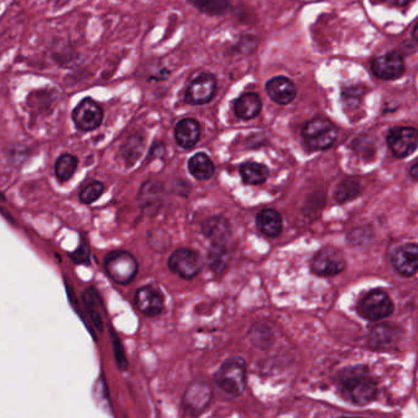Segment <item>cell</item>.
<instances>
[{"instance_id":"1","label":"cell","mask_w":418,"mask_h":418,"mask_svg":"<svg viewBox=\"0 0 418 418\" xmlns=\"http://www.w3.org/2000/svg\"><path fill=\"white\" fill-rule=\"evenodd\" d=\"M247 364L245 359L234 356L227 359L216 373V383L224 393L232 397H240L246 389Z\"/></svg>"},{"instance_id":"2","label":"cell","mask_w":418,"mask_h":418,"mask_svg":"<svg viewBox=\"0 0 418 418\" xmlns=\"http://www.w3.org/2000/svg\"><path fill=\"white\" fill-rule=\"evenodd\" d=\"M339 383L342 397L354 405H367L377 397L376 382L364 373L347 374Z\"/></svg>"},{"instance_id":"3","label":"cell","mask_w":418,"mask_h":418,"mask_svg":"<svg viewBox=\"0 0 418 418\" xmlns=\"http://www.w3.org/2000/svg\"><path fill=\"white\" fill-rule=\"evenodd\" d=\"M104 269L113 282L120 285H127L135 279L139 272V264L130 252L116 249L106 254Z\"/></svg>"},{"instance_id":"4","label":"cell","mask_w":418,"mask_h":418,"mask_svg":"<svg viewBox=\"0 0 418 418\" xmlns=\"http://www.w3.org/2000/svg\"><path fill=\"white\" fill-rule=\"evenodd\" d=\"M306 146L312 151H324L333 146L338 137L337 127L333 123L324 118H316L309 120L302 129Z\"/></svg>"},{"instance_id":"5","label":"cell","mask_w":418,"mask_h":418,"mask_svg":"<svg viewBox=\"0 0 418 418\" xmlns=\"http://www.w3.org/2000/svg\"><path fill=\"white\" fill-rule=\"evenodd\" d=\"M357 312L367 321H382L394 312L393 301L387 292L373 290L359 301Z\"/></svg>"},{"instance_id":"6","label":"cell","mask_w":418,"mask_h":418,"mask_svg":"<svg viewBox=\"0 0 418 418\" xmlns=\"http://www.w3.org/2000/svg\"><path fill=\"white\" fill-rule=\"evenodd\" d=\"M170 271L180 278L194 279L201 273L203 261L201 254L191 249H179L170 256L168 261Z\"/></svg>"},{"instance_id":"7","label":"cell","mask_w":418,"mask_h":418,"mask_svg":"<svg viewBox=\"0 0 418 418\" xmlns=\"http://www.w3.org/2000/svg\"><path fill=\"white\" fill-rule=\"evenodd\" d=\"M103 109L92 98H84L72 110V121L79 131L89 132L101 126Z\"/></svg>"},{"instance_id":"8","label":"cell","mask_w":418,"mask_h":418,"mask_svg":"<svg viewBox=\"0 0 418 418\" xmlns=\"http://www.w3.org/2000/svg\"><path fill=\"white\" fill-rule=\"evenodd\" d=\"M389 148L397 158H406L418 147V130L414 127H393L387 136Z\"/></svg>"},{"instance_id":"9","label":"cell","mask_w":418,"mask_h":418,"mask_svg":"<svg viewBox=\"0 0 418 418\" xmlns=\"http://www.w3.org/2000/svg\"><path fill=\"white\" fill-rule=\"evenodd\" d=\"M347 262L342 252L334 247H323L314 254L311 268L319 277H334L345 269Z\"/></svg>"},{"instance_id":"10","label":"cell","mask_w":418,"mask_h":418,"mask_svg":"<svg viewBox=\"0 0 418 418\" xmlns=\"http://www.w3.org/2000/svg\"><path fill=\"white\" fill-rule=\"evenodd\" d=\"M213 392L211 385L204 380H194L187 389H186L184 397H182V407L187 414H201L207 409L212 402Z\"/></svg>"},{"instance_id":"11","label":"cell","mask_w":418,"mask_h":418,"mask_svg":"<svg viewBox=\"0 0 418 418\" xmlns=\"http://www.w3.org/2000/svg\"><path fill=\"white\" fill-rule=\"evenodd\" d=\"M217 92V79L212 74H201L186 91L185 101L194 106L206 104L213 99Z\"/></svg>"},{"instance_id":"12","label":"cell","mask_w":418,"mask_h":418,"mask_svg":"<svg viewBox=\"0 0 418 418\" xmlns=\"http://www.w3.org/2000/svg\"><path fill=\"white\" fill-rule=\"evenodd\" d=\"M372 72L382 80H397L405 71V64L402 55L387 53L372 60Z\"/></svg>"},{"instance_id":"13","label":"cell","mask_w":418,"mask_h":418,"mask_svg":"<svg viewBox=\"0 0 418 418\" xmlns=\"http://www.w3.org/2000/svg\"><path fill=\"white\" fill-rule=\"evenodd\" d=\"M139 204L146 216H156L164 199V186L156 180H147L139 189Z\"/></svg>"},{"instance_id":"14","label":"cell","mask_w":418,"mask_h":418,"mask_svg":"<svg viewBox=\"0 0 418 418\" xmlns=\"http://www.w3.org/2000/svg\"><path fill=\"white\" fill-rule=\"evenodd\" d=\"M136 307L147 317H156L164 309V297L153 287H144L136 292Z\"/></svg>"},{"instance_id":"15","label":"cell","mask_w":418,"mask_h":418,"mask_svg":"<svg viewBox=\"0 0 418 418\" xmlns=\"http://www.w3.org/2000/svg\"><path fill=\"white\" fill-rule=\"evenodd\" d=\"M394 268L404 277H412L418 272V245L406 244L392 256Z\"/></svg>"},{"instance_id":"16","label":"cell","mask_w":418,"mask_h":418,"mask_svg":"<svg viewBox=\"0 0 418 418\" xmlns=\"http://www.w3.org/2000/svg\"><path fill=\"white\" fill-rule=\"evenodd\" d=\"M202 232L212 245L227 246L232 237V227L224 217L214 216L203 222Z\"/></svg>"},{"instance_id":"17","label":"cell","mask_w":418,"mask_h":418,"mask_svg":"<svg viewBox=\"0 0 418 418\" xmlns=\"http://www.w3.org/2000/svg\"><path fill=\"white\" fill-rule=\"evenodd\" d=\"M266 91L272 101L282 106L292 103L297 94L295 84L285 76L273 77L272 80L268 81Z\"/></svg>"},{"instance_id":"18","label":"cell","mask_w":418,"mask_h":418,"mask_svg":"<svg viewBox=\"0 0 418 418\" xmlns=\"http://www.w3.org/2000/svg\"><path fill=\"white\" fill-rule=\"evenodd\" d=\"M201 137V127L194 119L186 118L180 120L175 126L176 144L184 149L194 148Z\"/></svg>"},{"instance_id":"19","label":"cell","mask_w":418,"mask_h":418,"mask_svg":"<svg viewBox=\"0 0 418 418\" xmlns=\"http://www.w3.org/2000/svg\"><path fill=\"white\" fill-rule=\"evenodd\" d=\"M234 110L237 118L241 120H251L261 113L262 101L257 93H244L235 101Z\"/></svg>"},{"instance_id":"20","label":"cell","mask_w":418,"mask_h":418,"mask_svg":"<svg viewBox=\"0 0 418 418\" xmlns=\"http://www.w3.org/2000/svg\"><path fill=\"white\" fill-rule=\"evenodd\" d=\"M257 227L268 237H277L283 232V219L275 209H263L257 216Z\"/></svg>"},{"instance_id":"21","label":"cell","mask_w":418,"mask_h":418,"mask_svg":"<svg viewBox=\"0 0 418 418\" xmlns=\"http://www.w3.org/2000/svg\"><path fill=\"white\" fill-rule=\"evenodd\" d=\"M187 168L194 179L202 181L211 179L216 170L214 163L206 153H196L194 156H191Z\"/></svg>"},{"instance_id":"22","label":"cell","mask_w":418,"mask_h":418,"mask_svg":"<svg viewBox=\"0 0 418 418\" xmlns=\"http://www.w3.org/2000/svg\"><path fill=\"white\" fill-rule=\"evenodd\" d=\"M400 337V329L395 325L379 324L372 329L369 342L374 347H390Z\"/></svg>"},{"instance_id":"23","label":"cell","mask_w":418,"mask_h":418,"mask_svg":"<svg viewBox=\"0 0 418 418\" xmlns=\"http://www.w3.org/2000/svg\"><path fill=\"white\" fill-rule=\"evenodd\" d=\"M240 174L241 178L247 185H261L267 181L269 176V170L266 165L261 163L249 161L241 165Z\"/></svg>"},{"instance_id":"24","label":"cell","mask_w":418,"mask_h":418,"mask_svg":"<svg viewBox=\"0 0 418 418\" xmlns=\"http://www.w3.org/2000/svg\"><path fill=\"white\" fill-rule=\"evenodd\" d=\"M77 166H79L77 156L69 154V153L61 154L55 161V178L58 179L60 182L69 181L76 173Z\"/></svg>"},{"instance_id":"25","label":"cell","mask_w":418,"mask_h":418,"mask_svg":"<svg viewBox=\"0 0 418 418\" xmlns=\"http://www.w3.org/2000/svg\"><path fill=\"white\" fill-rule=\"evenodd\" d=\"M229 263V252L225 246L212 245L208 251L207 264L213 273L222 274Z\"/></svg>"},{"instance_id":"26","label":"cell","mask_w":418,"mask_h":418,"mask_svg":"<svg viewBox=\"0 0 418 418\" xmlns=\"http://www.w3.org/2000/svg\"><path fill=\"white\" fill-rule=\"evenodd\" d=\"M82 300H84L86 309H87V312H89V317L92 319L93 323L96 325V328H98L99 330H103V323H101L99 307H98V306H101V301L99 299L98 292L93 287H89L82 294Z\"/></svg>"},{"instance_id":"27","label":"cell","mask_w":418,"mask_h":418,"mask_svg":"<svg viewBox=\"0 0 418 418\" xmlns=\"http://www.w3.org/2000/svg\"><path fill=\"white\" fill-rule=\"evenodd\" d=\"M361 184L356 179H345L339 184L335 191V199L339 203L349 202L356 199L361 192Z\"/></svg>"},{"instance_id":"28","label":"cell","mask_w":418,"mask_h":418,"mask_svg":"<svg viewBox=\"0 0 418 418\" xmlns=\"http://www.w3.org/2000/svg\"><path fill=\"white\" fill-rule=\"evenodd\" d=\"M144 147V139L141 135L131 136L127 139L126 144L123 147L124 161H126L127 166H132L139 161V156L142 154Z\"/></svg>"},{"instance_id":"29","label":"cell","mask_w":418,"mask_h":418,"mask_svg":"<svg viewBox=\"0 0 418 418\" xmlns=\"http://www.w3.org/2000/svg\"><path fill=\"white\" fill-rule=\"evenodd\" d=\"M191 4L209 15H222L229 8V0H189Z\"/></svg>"},{"instance_id":"30","label":"cell","mask_w":418,"mask_h":418,"mask_svg":"<svg viewBox=\"0 0 418 418\" xmlns=\"http://www.w3.org/2000/svg\"><path fill=\"white\" fill-rule=\"evenodd\" d=\"M104 192V185L99 181H91L86 184L82 189H81L80 201L85 204H92L96 202L101 194Z\"/></svg>"},{"instance_id":"31","label":"cell","mask_w":418,"mask_h":418,"mask_svg":"<svg viewBox=\"0 0 418 418\" xmlns=\"http://www.w3.org/2000/svg\"><path fill=\"white\" fill-rule=\"evenodd\" d=\"M352 147L355 149V152L359 153L362 156H366V158H372V156L376 152V148L373 146V141L367 135L359 136L354 141Z\"/></svg>"},{"instance_id":"32","label":"cell","mask_w":418,"mask_h":418,"mask_svg":"<svg viewBox=\"0 0 418 418\" xmlns=\"http://www.w3.org/2000/svg\"><path fill=\"white\" fill-rule=\"evenodd\" d=\"M89 256H91V252H89V245L84 240L81 241L76 251L74 254H70L72 261L77 264H89Z\"/></svg>"},{"instance_id":"33","label":"cell","mask_w":418,"mask_h":418,"mask_svg":"<svg viewBox=\"0 0 418 418\" xmlns=\"http://www.w3.org/2000/svg\"><path fill=\"white\" fill-rule=\"evenodd\" d=\"M113 344H114V351H115V359H116V362H118V366L120 369H127V361H126V356H125V352H124L123 345H121V342L119 340L118 337L113 334Z\"/></svg>"},{"instance_id":"34","label":"cell","mask_w":418,"mask_h":418,"mask_svg":"<svg viewBox=\"0 0 418 418\" xmlns=\"http://www.w3.org/2000/svg\"><path fill=\"white\" fill-rule=\"evenodd\" d=\"M389 4L395 5V6H406L407 4H410V1L412 0H384Z\"/></svg>"},{"instance_id":"35","label":"cell","mask_w":418,"mask_h":418,"mask_svg":"<svg viewBox=\"0 0 418 418\" xmlns=\"http://www.w3.org/2000/svg\"><path fill=\"white\" fill-rule=\"evenodd\" d=\"M411 178H414V180H418V161H416L412 166L410 168Z\"/></svg>"},{"instance_id":"36","label":"cell","mask_w":418,"mask_h":418,"mask_svg":"<svg viewBox=\"0 0 418 418\" xmlns=\"http://www.w3.org/2000/svg\"><path fill=\"white\" fill-rule=\"evenodd\" d=\"M412 36H414V39L416 41H418V24L417 25L414 26V32H412Z\"/></svg>"},{"instance_id":"37","label":"cell","mask_w":418,"mask_h":418,"mask_svg":"<svg viewBox=\"0 0 418 418\" xmlns=\"http://www.w3.org/2000/svg\"><path fill=\"white\" fill-rule=\"evenodd\" d=\"M339 418H357V417H339Z\"/></svg>"}]
</instances>
